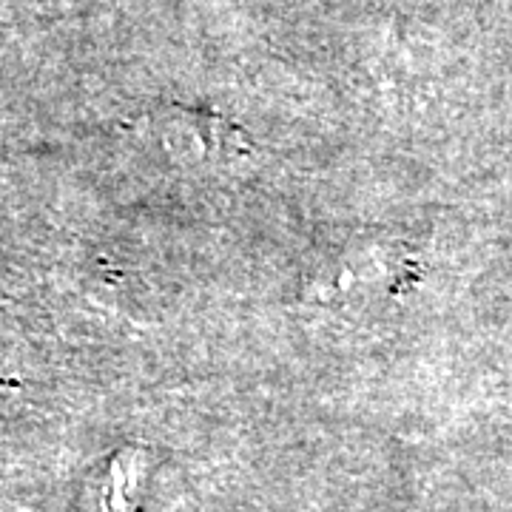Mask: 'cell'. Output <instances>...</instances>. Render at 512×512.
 Wrapping results in <instances>:
<instances>
[{
  "mask_svg": "<svg viewBox=\"0 0 512 512\" xmlns=\"http://www.w3.org/2000/svg\"><path fill=\"white\" fill-rule=\"evenodd\" d=\"M151 140L160 143L163 151L174 154L180 163L188 165H225L242 160L251 143L245 131L234 126L228 117L211 111L168 106L151 111Z\"/></svg>",
  "mask_w": 512,
  "mask_h": 512,
  "instance_id": "obj_1",
  "label": "cell"
},
{
  "mask_svg": "<svg viewBox=\"0 0 512 512\" xmlns=\"http://www.w3.org/2000/svg\"><path fill=\"white\" fill-rule=\"evenodd\" d=\"M387 245H370L367 251H353L336 259L330 268V291H356L373 282H387Z\"/></svg>",
  "mask_w": 512,
  "mask_h": 512,
  "instance_id": "obj_2",
  "label": "cell"
}]
</instances>
